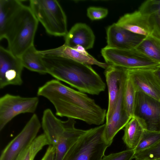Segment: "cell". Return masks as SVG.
Here are the masks:
<instances>
[{"mask_svg": "<svg viewBox=\"0 0 160 160\" xmlns=\"http://www.w3.org/2000/svg\"><path fill=\"white\" fill-rule=\"evenodd\" d=\"M37 95L46 98L53 104L57 116L96 125L102 124L106 118V110L94 99L56 79L48 81L40 87Z\"/></svg>", "mask_w": 160, "mask_h": 160, "instance_id": "1", "label": "cell"}, {"mask_svg": "<svg viewBox=\"0 0 160 160\" xmlns=\"http://www.w3.org/2000/svg\"><path fill=\"white\" fill-rule=\"evenodd\" d=\"M47 73L79 91L92 95L104 91L106 84L90 65L56 56H42Z\"/></svg>", "mask_w": 160, "mask_h": 160, "instance_id": "2", "label": "cell"}, {"mask_svg": "<svg viewBox=\"0 0 160 160\" xmlns=\"http://www.w3.org/2000/svg\"><path fill=\"white\" fill-rule=\"evenodd\" d=\"M38 22L29 6L22 4L8 20L0 40L5 38L8 50L20 57L34 45Z\"/></svg>", "mask_w": 160, "mask_h": 160, "instance_id": "3", "label": "cell"}, {"mask_svg": "<svg viewBox=\"0 0 160 160\" xmlns=\"http://www.w3.org/2000/svg\"><path fill=\"white\" fill-rule=\"evenodd\" d=\"M76 123L72 118L65 121L59 119L49 109L44 111L42 126L49 145L55 149V160H63L71 147L86 132L87 130L76 128Z\"/></svg>", "mask_w": 160, "mask_h": 160, "instance_id": "4", "label": "cell"}, {"mask_svg": "<svg viewBox=\"0 0 160 160\" xmlns=\"http://www.w3.org/2000/svg\"><path fill=\"white\" fill-rule=\"evenodd\" d=\"M105 124L86 130L71 147L63 160H101L110 146L104 136Z\"/></svg>", "mask_w": 160, "mask_h": 160, "instance_id": "5", "label": "cell"}, {"mask_svg": "<svg viewBox=\"0 0 160 160\" xmlns=\"http://www.w3.org/2000/svg\"><path fill=\"white\" fill-rule=\"evenodd\" d=\"M29 7L49 34L65 37L68 32L66 15L56 0H31Z\"/></svg>", "mask_w": 160, "mask_h": 160, "instance_id": "6", "label": "cell"}, {"mask_svg": "<svg viewBox=\"0 0 160 160\" xmlns=\"http://www.w3.org/2000/svg\"><path fill=\"white\" fill-rule=\"evenodd\" d=\"M107 63L127 69H154L160 64L152 60L136 48L120 49L106 46L101 51Z\"/></svg>", "mask_w": 160, "mask_h": 160, "instance_id": "7", "label": "cell"}, {"mask_svg": "<svg viewBox=\"0 0 160 160\" xmlns=\"http://www.w3.org/2000/svg\"><path fill=\"white\" fill-rule=\"evenodd\" d=\"M133 117L144 130L160 132V100L136 92Z\"/></svg>", "mask_w": 160, "mask_h": 160, "instance_id": "8", "label": "cell"}, {"mask_svg": "<svg viewBox=\"0 0 160 160\" xmlns=\"http://www.w3.org/2000/svg\"><path fill=\"white\" fill-rule=\"evenodd\" d=\"M39 102L37 97H23L6 94L0 98V130L17 116L34 113Z\"/></svg>", "mask_w": 160, "mask_h": 160, "instance_id": "9", "label": "cell"}, {"mask_svg": "<svg viewBox=\"0 0 160 160\" xmlns=\"http://www.w3.org/2000/svg\"><path fill=\"white\" fill-rule=\"evenodd\" d=\"M41 126L38 116L34 114L21 132L3 150L0 160H15L37 137Z\"/></svg>", "mask_w": 160, "mask_h": 160, "instance_id": "10", "label": "cell"}, {"mask_svg": "<svg viewBox=\"0 0 160 160\" xmlns=\"http://www.w3.org/2000/svg\"><path fill=\"white\" fill-rule=\"evenodd\" d=\"M24 67L20 57L0 46V88L9 85L20 86L23 82L22 74Z\"/></svg>", "mask_w": 160, "mask_h": 160, "instance_id": "11", "label": "cell"}, {"mask_svg": "<svg viewBox=\"0 0 160 160\" xmlns=\"http://www.w3.org/2000/svg\"><path fill=\"white\" fill-rule=\"evenodd\" d=\"M154 69H127V74L136 92L160 100V83L154 74Z\"/></svg>", "mask_w": 160, "mask_h": 160, "instance_id": "12", "label": "cell"}, {"mask_svg": "<svg viewBox=\"0 0 160 160\" xmlns=\"http://www.w3.org/2000/svg\"><path fill=\"white\" fill-rule=\"evenodd\" d=\"M127 75L123 79L121 86L118 99L113 112L110 119L106 122L104 133L105 140L110 146L116 134L125 127L132 118L125 109L123 101L125 83Z\"/></svg>", "mask_w": 160, "mask_h": 160, "instance_id": "13", "label": "cell"}, {"mask_svg": "<svg viewBox=\"0 0 160 160\" xmlns=\"http://www.w3.org/2000/svg\"><path fill=\"white\" fill-rule=\"evenodd\" d=\"M106 33V46L120 49L135 48L146 37L132 33L116 23L107 28Z\"/></svg>", "mask_w": 160, "mask_h": 160, "instance_id": "14", "label": "cell"}, {"mask_svg": "<svg viewBox=\"0 0 160 160\" xmlns=\"http://www.w3.org/2000/svg\"><path fill=\"white\" fill-rule=\"evenodd\" d=\"M108 87V107L106 122L111 118L118 99L122 82L127 75V69L109 65L104 72Z\"/></svg>", "mask_w": 160, "mask_h": 160, "instance_id": "15", "label": "cell"}, {"mask_svg": "<svg viewBox=\"0 0 160 160\" xmlns=\"http://www.w3.org/2000/svg\"><path fill=\"white\" fill-rule=\"evenodd\" d=\"M38 52L42 56L61 57L88 65H95L105 69L109 65L98 61L80 46L72 48L64 44L56 48L38 50Z\"/></svg>", "mask_w": 160, "mask_h": 160, "instance_id": "16", "label": "cell"}, {"mask_svg": "<svg viewBox=\"0 0 160 160\" xmlns=\"http://www.w3.org/2000/svg\"><path fill=\"white\" fill-rule=\"evenodd\" d=\"M116 23L139 35L146 37L153 34V29L148 16L139 10L124 14Z\"/></svg>", "mask_w": 160, "mask_h": 160, "instance_id": "17", "label": "cell"}, {"mask_svg": "<svg viewBox=\"0 0 160 160\" xmlns=\"http://www.w3.org/2000/svg\"><path fill=\"white\" fill-rule=\"evenodd\" d=\"M64 37L65 45L72 48L80 46L86 50L93 47L95 39L92 29L82 23L74 25Z\"/></svg>", "mask_w": 160, "mask_h": 160, "instance_id": "18", "label": "cell"}, {"mask_svg": "<svg viewBox=\"0 0 160 160\" xmlns=\"http://www.w3.org/2000/svg\"><path fill=\"white\" fill-rule=\"evenodd\" d=\"M20 58L24 68L41 74L47 73L42 56L34 45L27 49Z\"/></svg>", "mask_w": 160, "mask_h": 160, "instance_id": "19", "label": "cell"}, {"mask_svg": "<svg viewBox=\"0 0 160 160\" xmlns=\"http://www.w3.org/2000/svg\"><path fill=\"white\" fill-rule=\"evenodd\" d=\"M138 10L147 15L152 27L153 35L160 38V0H148Z\"/></svg>", "mask_w": 160, "mask_h": 160, "instance_id": "20", "label": "cell"}, {"mask_svg": "<svg viewBox=\"0 0 160 160\" xmlns=\"http://www.w3.org/2000/svg\"><path fill=\"white\" fill-rule=\"evenodd\" d=\"M144 129L137 119L132 117L125 127L122 140L128 149H134L138 145Z\"/></svg>", "mask_w": 160, "mask_h": 160, "instance_id": "21", "label": "cell"}, {"mask_svg": "<svg viewBox=\"0 0 160 160\" xmlns=\"http://www.w3.org/2000/svg\"><path fill=\"white\" fill-rule=\"evenodd\" d=\"M147 57L160 64V38L153 35L146 37L136 48Z\"/></svg>", "mask_w": 160, "mask_h": 160, "instance_id": "22", "label": "cell"}, {"mask_svg": "<svg viewBox=\"0 0 160 160\" xmlns=\"http://www.w3.org/2000/svg\"><path fill=\"white\" fill-rule=\"evenodd\" d=\"M47 145H49V142L47 136L43 133L37 137L15 160H34L38 152Z\"/></svg>", "mask_w": 160, "mask_h": 160, "instance_id": "23", "label": "cell"}, {"mask_svg": "<svg viewBox=\"0 0 160 160\" xmlns=\"http://www.w3.org/2000/svg\"><path fill=\"white\" fill-rule=\"evenodd\" d=\"M22 1L19 0H0V35L3 33L9 19L22 4Z\"/></svg>", "mask_w": 160, "mask_h": 160, "instance_id": "24", "label": "cell"}, {"mask_svg": "<svg viewBox=\"0 0 160 160\" xmlns=\"http://www.w3.org/2000/svg\"><path fill=\"white\" fill-rule=\"evenodd\" d=\"M136 92L132 83L127 75L124 84L123 101L126 111L131 118L133 117Z\"/></svg>", "mask_w": 160, "mask_h": 160, "instance_id": "25", "label": "cell"}, {"mask_svg": "<svg viewBox=\"0 0 160 160\" xmlns=\"http://www.w3.org/2000/svg\"><path fill=\"white\" fill-rule=\"evenodd\" d=\"M160 140V132L144 130L140 140L135 149V152L152 147Z\"/></svg>", "mask_w": 160, "mask_h": 160, "instance_id": "26", "label": "cell"}, {"mask_svg": "<svg viewBox=\"0 0 160 160\" xmlns=\"http://www.w3.org/2000/svg\"><path fill=\"white\" fill-rule=\"evenodd\" d=\"M133 158L135 160L160 159V140L148 148L135 152Z\"/></svg>", "mask_w": 160, "mask_h": 160, "instance_id": "27", "label": "cell"}, {"mask_svg": "<svg viewBox=\"0 0 160 160\" xmlns=\"http://www.w3.org/2000/svg\"><path fill=\"white\" fill-rule=\"evenodd\" d=\"M135 153L134 150L128 149L104 156L101 160H132L133 158Z\"/></svg>", "mask_w": 160, "mask_h": 160, "instance_id": "28", "label": "cell"}, {"mask_svg": "<svg viewBox=\"0 0 160 160\" xmlns=\"http://www.w3.org/2000/svg\"><path fill=\"white\" fill-rule=\"evenodd\" d=\"M108 13V10L102 8L90 7L87 10V15L92 20L103 18L107 15Z\"/></svg>", "mask_w": 160, "mask_h": 160, "instance_id": "29", "label": "cell"}, {"mask_svg": "<svg viewBox=\"0 0 160 160\" xmlns=\"http://www.w3.org/2000/svg\"><path fill=\"white\" fill-rule=\"evenodd\" d=\"M55 150L51 145H49L43 157L41 160H55Z\"/></svg>", "mask_w": 160, "mask_h": 160, "instance_id": "30", "label": "cell"}, {"mask_svg": "<svg viewBox=\"0 0 160 160\" xmlns=\"http://www.w3.org/2000/svg\"><path fill=\"white\" fill-rule=\"evenodd\" d=\"M154 74L160 83V64L154 69Z\"/></svg>", "mask_w": 160, "mask_h": 160, "instance_id": "31", "label": "cell"}, {"mask_svg": "<svg viewBox=\"0 0 160 160\" xmlns=\"http://www.w3.org/2000/svg\"><path fill=\"white\" fill-rule=\"evenodd\" d=\"M160 160V159H158V160Z\"/></svg>", "mask_w": 160, "mask_h": 160, "instance_id": "32", "label": "cell"}]
</instances>
